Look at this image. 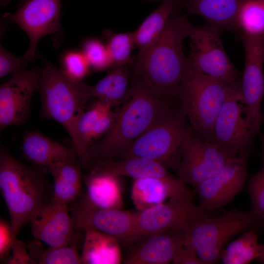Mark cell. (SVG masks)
<instances>
[{
	"mask_svg": "<svg viewBox=\"0 0 264 264\" xmlns=\"http://www.w3.org/2000/svg\"><path fill=\"white\" fill-rule=\"evenodd\" d=\"M92 167L116 176H128L133 179L150 177H166L172 175L168 168L161 163L136 156L102 161L90 167Z\"/></svg>",
	"mask_w": 264,
	"mask_h": 264,
	"instance_id": "obj_25",
	"label": "cell"
},
{
	"mask_svg": "<svg viewBox=\"0 0 264 264\" xmlns=\"http://www.w3.org/2000/svg\"><path fill=\"white\" fill-rule=\"evenodd\" d=\"M124 105L110 130L88 149L90 166L121 154L178 102L161 96L132 76Z\"/></svg>",
	"mask_w": 264,
	"mask_h": 264,
	"instance_id": "obj_1",
	"label": "cell"
},
{
	"mask_svg": "<svg viewBox=\"0 0 264 264\" xmlns=\"http://www.w3.org/2000/svg\"><path fill=\"white\" fill-rule=\"evenodd\" d=\"M194 192L178 177L134 179L131 198L137 211L144 210L165 202L166 199L194 198Z\"/></svg>",
	"mask_w": 264,
	"mask_h": 264,
	"instance_id": "obj_18",
	"label": "cell"
},
{
	"mask_svg": "<svg viewBox=\"0 0 264 264\" xmlns=\"http://www.w3.org/2000/svg\"><path fill=\"white\" fill-rule=\"evenodd\" d=\"M186 0H174L175 6L174 11L175 14H180L182 9L185 7Z\"/></svg>",
	"mask_w": 264,
	"mask_h": 264,
	"instance_id": "obj_41",
	"label": "cell"
},
{
	"mask_svg": "<svg viewBox=\"0 0 264 264\" xmlns=\"http://www.w3.org/2000/svg\"><path fill=\"white\" fill-rule=\"evenodd\" d=\"M74 227L84 232L92 229L110 235L126 245L138 241L136 212L113 209L69 208Z\"/></svg>",
	"mask_w": 264,
	"mask_h": 264,
	"instance_id": "obj_17",
	"label": "cell"
},
{
	"mask_svg": "<svg viewBox=\"0 0 264 264\" xmlns=\"http://www.w3.org/2000/svg\"><path fill=\"white\" fill-rule=\"evenodd\" d=\"M191 24L187 16L172 14L160 35L141 57L131 65L132 76L165 97L177 100L187 63L183 42Z\"/></svg>",
	"mask_w": 264,
	"mask_h": 264,
	"instance_id": "obj_2",
	"label": "cell"
},
{
	"mask_svg": "<svg viewBox=\"0 0 264 264\" xmlns=\"http://www.w3.org/2000/svg\"><path fill=\"white\" fill-rule=\"evenodd\" d=\"M38 86L41 114L61 124L69 134L78 160L83 168L90 163L88 151L83 147L78 134L77 124L93 96L92 86L83 80L68 77L44 59Z\"/></svg>",
	"mask_w": 264,
	"mask_h": 264,
	"instance_id": "obj_3",
	"label": "cell"
},
{
	"mask_svg": "<svg viewBox=\"0 0 264 264\" xmlns=\"http://www.w3.org/2000/svg\"><path fill=\"white\" fill-rule=\"evenodd\" d=\"M248 157H231L220 170L194 187L202 210L209 212L223 206L241 191L247 177Z\"/></svg>",
	"mask_w": 264,
	"mask_h": 264,
	"instance_id": "obj_14",
	"label": "cell"
},
{
	"mask_svg": "<svg viewBox=\"0 0 264 264\" xmlns=\"http://www.w3.org/2000/svg\"><path fill=\"white\" fill-rule=\"evenodd\" d=\"M105 34L106 46L113 67L131 65L134 59L132 56V50L135 45L134 32L114 33L107 31Z\"/></svg>",
	"mask_w": 264,
	"mask_h": 264,
	"instance_id": "obj_31",
	"label": "cell"
},
{
	"mask_svg": "<svg viewBox=\"0 0 264 264\" xmlns=\"http://www.w3.org/2000/svg\"><path fill=\"white\" fill-rule=\"evenodd\" d=\"M264 227V219L253 211L233 208L222 216L195 221L183 233L184 243L192 247L204 264L214 263L222 247L238 234Z\"/></svg>",
	"mask_w": 264,
	"mask_h": 264,
	"instance_id": "obj_7",
	"label": "cell"
},
{
	"mask_svg": "<svg viewBox=\"0 0 264 264\" xmlns=\"http://www.w3.org/2000/svg\"><path fill=\"white\" fill-rule=\"evenodd\" d=\"M222 32L207 23L199 26L191 24L188 36L190 54L187 60L194 71L230 84L240 78L242 73L231 63L224 50Z\"/></svg>",
	"mask_w": 264,
	"mask_h": 264,
	"instance_id": "obj_9",
	"label": "cell"
},
{
	"mask_svg": "<svg viewBox=\"0 0 264 264\" xmlns=\"http://www.w3.org/2000/svg\"><path fill=\"white\" fill-rule=\"evenodd\" d=\"M10 0H0V4L1 5L4 6L7 4Z\"/></svg>",
	"mask_w": 264,
	"mask_h": 264,
	"instance_id": "obj_43",
	"label": "cell"
},
{
	"mask_svg": "<svg viewBox=\"0 0 264 264\" xmlns=\"http://www.w3.org/2000/svg\"><path fill=\"white\" fill-rule=\"evenodd\" d=\"M15 239L10 223L3 219H0V260L1 263L8 264L10 253Z\"/></svg>",
	"mask_w": 264,
	"mask_h": 264,
	"instance_id": "obj_37",
	"label": "cell"
},
{
	"mask_svg": "<svg viewBox=\"0 0 264 264\" xmlns=\"http://www.w3.org/2000/svg\"><path fill=\"white\" fill-rule=\"evenodd\" d=\"M131 65H125L112 69L94 86H92L93 96L111 107L123 102L129 92Z\"/></svg>",
	"mask_w": 264,
	"mask_h": 264,
	"instance_id": "obj_26",
	"label": "cell"
},
{
	"mask_svg": "<svg viewBox=\"0 0 264 264\" xmlns=\"http://www.w3.org/2000/svg\"><path fill=\"white\" fill-rule=\"evenodd\" d=\"M112 108L107 103L97 99L92 106L88 110H85L79 118L77 124L78 134L83 147L88 152L91 145V134L95 124L100 117Z\"/></svg>",
	"mask_w": 264,
	"mask_h": 264,
	"instance_id": "obj_32",
	"label": "cell"
},
{
	"mask_svg": "<svg viewBox=\"0 0 264 264\" xmlns=\"http://www.w3.org/2000/svg\"><path fill=\"white\" fill-rule=\"evenodd\" d=\"M237 29L240 36L264 35V0H242Z\"/></svg>",
	"mask_w": 264,
	"mask_h": 264,
	"instance_id": "obj_30",
	"label": "cell"
},
{
	"mask_svg": "<svg viewBox=\"0 0 264 264\" xmlns=\"http://www.w3.org/2000/svg\"><path fill=\"white\" fill-rule=\"evenodd\" d=\"M81 167L79 160H67L48 168L53 179L52 200L68 205L83 196Z\"/></svg>",
	"mask_w": 264,
	"mask_h": 264,
	"instance_id": "obj_23",
	"label": "cell"
},
{
	"mask_svg": "<svg viewBox=\"0 0 264 264\" xmlns=\"http://www.w3.org/2000/svg\"><path fill=\"white\" fill-rule=\"evenodd\" d=\"M82 52L93 71L113 67L106 44L97 39H89L86 41L83 45Z\"/></svg>",
	"mask_w": 264,
	"mask_h": 264,
	"instance_id": "obj_34",
	"label": "cell"
},
{
	"mask_svg": "<svg viewBox=\"0 0 264 264\" xmlns=\"http://www.w3.org/2000/svg\"><path fill=\"white\" fill-rule=\"evenodd\" d=\"M257 134L248 117L239 78L230 84L226 98L215 123L212 142L231 155L248 157Z\"/></svg>",
	"mask_w": 264,
	"mask_h": 264,
	"instance_id": "obj_8",
	"label": "cell"
},
{
	"mask_svg": "<svg viewBox=\"0 0 264 264\" xmlns=\"http://www.w3.org/2000/svg\"><path fill=\"white\" fill-rule=\"evenodd\" d=\"M30 61L24 55L21 57L14 56L0 46V77L17 73L26 69Z\"/></svg>",
	"mask_w": 264,
	"mask_h": 264,
	"instance_id": "obj_36",
	"label": "cell"
},
{
	"mask_svg": "<svg viewBox=\"0 0 264 264\" xmlns=\"http://www.w3.org/2000/svg\"><path fill=\"white\" fill-rule=\"evenodd\" d=\"M184 243L183 233L170 231L145 237L134 246L124 260L125 264H168Z\"/></svg>",
	"mask_w": 264,
	"mask_h": 264,
	"instance_id": "obj_20",
	"label": "cell"
},
{
	"mask_svg": "<svg viewBox=\"0 0 264 264\" xmlns=\"http://www.w3.org/2000/svg\"><path fill=\"white\" fill-rule=\"evenodd\" d=\"M30 257L35 264H81L77 245L44 248L36 239L27 244Z\"/></svg>",
	"mask_w": 264,
	"mask_h": 264,
	"instance_id": "obj_29",
	"label": "cell"
},
{
	"mask_svg": "<svg viewBox=\"0 0 264 264\" xmlns=\"http://www.w3.org/2000/svg\"><path fill=\"white\" fill-rule=\"evenodd\" d=\"M172 263L174 264H204L194 249L184 243L177 251Z\"/></svg>",
	"mask_w": 264,
	"mask_h": 264,
	"instance_id": "obj_40",
	"label": "cell"
},
{
	"mask_svg": "<svg viewBox=\"0 0 264 264\" xmlns=\"http://www.w3.org/2000/svg\"><path fill=\"white\" fill-rule=\"evenodd\" d=\"M64 72L70 78L83 80L91 70L89 65L83 53L69 51L64 55L62 60Z\"/></svg>",
	"mask_w": 264,
	"mask_h": 264,
	"instance_id": "obj_35",
	"label": "cell"
},
{
	"mask_svg": "<svg viewBox=\"0 0 264 264\" xmlns=\"http://www.w3.org/2000/svg\"><path fill=\"white\" fill-rule=\"evenodd\" d=\"M193 129L177 102L163 117L137 137L120 155L136 156L159 162L178 170L184 142Z\"/></svg>",
	"mask_w": 264,
	"mask_h": 264,
	"instance_id": "obj_6",
	"label": "cell"
},
{
	"mask_svg": "<svg viewBox=\"0 0 264 264\" xmlns=\"http://www.w3.org/2000/svg\"><path fill=\"white\" fill-rule=\"evenodd\" d=\"M233 156L192 129L183 145L178 177L194 188L220 170Z\"/></svg>",
	"mask_w": 264,
	"mask_h": 264,
	"instance_id": "obj_11",
	"label": "cell"
},
{
	"mask_svg": "<svg viewBox=\"0 0 264 264\" xmlns=\"http://www.w3.org/2000/svg\"><path fill=\"white\" fill-rule=\"evenodd\" d=\"M24 157L32 164L48 168L64 161L78 160L74 149L52 139L38 131L25 132L22 137Z\"/></svg>",
	"mask_w": 264,
	"mask_h": 264,
	"instance_id": "obj_21",
	"label": "cell"
},
{
	"mask_svg": "<svg viewBox=\"0 0 264 264\" xmlns=\"http://www.w3.org/2000/svg\"><path fill=\"white\" fill-rule=\"evenodd\" d=\"M0 190L8 210L14 238L53 196V187L41 172L19 161L2 146Z\"/></svg>",
	"mask_w": 264,
	"mask_h": 264,
	"instance_id": "obj_4",
	"label": "cell"
},
{
	"mask_svg": "<svg viewBox=\"0 0 264 264\" xmlns=\"http://www.w3.org/2000/svg\"><path fill=\"white\" fill-rule=\"evenodd\" d=\"M83 176L85 192L69 208L121 209L124 203L118 176L90 167Z\"/></svg>",
	"mask_w": 264,
	"mask_h": 264,
	"instance_id": "obj_19",
	"label": "cell"
},
{
	"mask_svg": "<svg viewBox=\"0 0 264 264\" xmlns=\"http://www.w3.org/2000/svg\"><path fill=\"white\" fill-rule=\"evenodd\" d=\"M41 71L24 70L12 75L0 86V130L25 124L31 112L32 99L38 89Z\"/></svg>",
	"mask_w": 264,
	"mask_h": 264,
	"instance_id": "obj_13",
	"label": "cell"
},
{
	"mask_svg": "<svg viewBox=\"0 0 264 264\" xmlns=\"http://www.w3.org/2000/svg\"><path fill=\"white\" fill-rule=\"evenodd\" d=\"M61 0H26L10 21L17 23L28 35L29 45L24 55L29 61L35 56L37 45L44 36H60Z\"/></svg>",
	"mask_w": 264,
	"mask_h": 264,
	"instance_id": "obj_15",
	"label": "cell"
},
{
	"mask_svg": "<svg viewBox=\"0 0 264 264\" xmlns=\"http://www.w3.org/2000/svg\"><path fill=\"white\" fill-rule=\"evenodd\" d=\"M33 236L48 246L79 247L81 234L75 229L68 205L51 199L29 222Z\"/></svg>",
	"mask_w": 264,
	"mask_h": 264,
	"instance_id": "obj_16",
	"label": "cell"
},
{
	"mask_svg": "<svg viewBox=\"0 0 264 264\" xmlns=\"http://www.w3.org/2000/svg\"><path fill=\"white\" fill-rule=\"evenodd\" d=\"M245 62L241 78V91L248 117L258 133L263 117L261 103L264 94V35L240 36Z\"/></svg>",
	"mask_w": 264,
	"mask_h": 264,
	"instance_id": "obj_12",
	"label": "cell"
},
{
	"mask_svg": "<svg viewBox=\"0 0 264 264\" xmlns=\"http://www.w3.org/2000/svg\"><path fill=\"white\" fill-rule=\"evenodd\" d=\"M194 198L172 199L136 212L138 241L151 235L177 231L183 233L196 220L209 216Z\"/></svg>",
	"mask_w": 264,
	"mask_h": 264,
	"instance_id": "obj_10",
	"label": "cell"
},
{
	"mask_svg": "<svg viewBox=\"0 0 264 264\" xmlns=\"http://www.w3.org/2000/svg\"><path fill=\"white\" fill-rule=\"evenodd\" d=\"M260 247L256 231H246L222 250L219 259L224 264H247L258 257Z\"/></svg>",
	"mask_w": 264,
	"mask_h": 264,
	"instance_id": "obj_28",
	"label": "cell"
},
{
	"mask_svg": "<svg viewBox=\"0 0 264 264\" xmlns=\"http://www.w3.org/2000/svg\"><path fill=\"white\" fill-rule=\"evenodd\" d=\"M229 85L194 71L187 60L177 100L193 129L206 141L212 142L215 123L226 98Z\"/></svg>",
	"mask_w": 264,
	"mask_h": 264,
	"instance_id": "obj_5",
	"label": "cell"
},
{
	"mask_svg": "<svg viewBox=\"0 0 264 264\" xmlns=\"http://www.w3.org/2000/svg\"><path fill=\"white\" fill-rule=\"evenodd\" d=\"M256 260L260 263L264 264V244H260L259 255Z\"/></svg>",
	"mask_w": 264,
	"mask_h": 264,
	"instance_id": "obj_42",
	"label": "cell"
},
{
	"mask_svg": "<svg viewBox=\"0 0 264 264\" xmlns=\"http://www.w3.org/2000/svg\"><path fill=\"white\" fill-rule=\"evenodd\" d=\"M81 264H119L122 260L119 241L113 236L92 229L84 232Z\"/></svg>",
	"mask_w": 264,
	"mask_h": 264,
	"instance_id": "obj_24",
	"label": "cell"
},
{
	"mask_svg": "<svg viewBox=\"0 0 264 264\" xmlns=\"http://www.w3.org/2000/svg\"><path fill=\"white\" fill-rule=\"evenodd\" d=\"M175 8L174 0H163L159 6L133 31L135 45L139 50L136 58L142 57L157 40Z\"/></svg>",
	"mask_w": 264,
	"mask_h": 264,
	"instance_id": "obj_27",
	"label": "cell"
},
{
	"mask_svg": "<svg viewBox=\"0 0 264 264\" xmlns=\"http://www.w3.org/2000/svg\"><path fill=\"white\" fill-rule=\"evenodd\" d=\"M262 151V164L260 169L251 176L247 185L252 210L264 219V135L260 131Z\"/></svg>",
	"mask_w": 264,
	"mask_h": 264,
	"instance_id": "obj_33",
	"label": "cell"
},
{
	"mask_svg": "<svg viewBox=\"0 0 264 264\" xmlns=\"http://www.w3.org/2000/svg\"><path fill=\"white\" fill-rule=\"evenodd\" d=\"M8 264H35L29 254L27 245L15 238L11 247Z\"/></svg>",
	"mask_w": 264,
	"mask_h": 264,
	"instance_id": "obj_39",
	"label": "cell"
},
{
	"mask_svg": "<svg viewBox=\"0 0 264 264\" xmlns=\"http://www.w3.org/2000/svg\"><path fill=\"white\" fill-rule=\"evenodd\" d=\"M242 0H187L186 16L198 15L206 23L237 34V22Z\"/></svg>",
	"mask_w": 264,
	"mask_h": 264,
	"instance_id": "obj_22",
	"label": "cell"
},
{
	"mask_svg": "<svg viewBox=\"0 0 264 264\" xmlns=\"http://www.w3.org/2000/svg\"><path fill=\"white\" fill-rule=\"evenodd\" d=\"M112 108L106 111L95 124L91 134V146L98 139L103 137L112 127L117 116V111H114Z\"/></svg>",
	"mask_w": 264,
	"mask_h": 264,
	"instance_id": "obj_38",
	"label": "cell"
}]
</instances>
